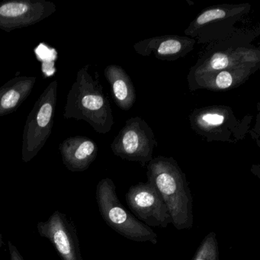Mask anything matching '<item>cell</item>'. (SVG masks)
I'll use <instances>...</instances> for the list:
<instances>
[{
    "label": "cell",
    "mask_w": 260,
    "mask_h": 260,
    "mask_svg": "<svg viewBox=\"0 0 260 260\" xmlns=\"http://www.w3.org/2000/svg\"><path fill=\"white\" fill-rule=\"evenodd\" d=\"M9 250H10V260H24L17 248L11 241L8 242Z\"/></svg>",
    "instance_id": "obj_18"
},
{
    "label": "cell",
    "mask_w": 260,
    "mask_h": 260,
    "mask_svg": "<svg viewBox=\"0 0 260 260\" xmlns=\"http://www.w3.org/2000/svg\"><path fill=\"white\" fill-rule=\"evenodd\" d=\"M57 80L42 92L25 121L22 135V159L28 162L34 159L51 136L57 100Z\"/></svg>",
    "instance_id": "obj_4"
},
{
    "label": "cell",
    "mask_w": 260,
    "mask_h": 260,
    "mask_svg": "<svg viewBox=\"0 0 260 260\" xmlns=\"http://www.w3.org/2000/svg\"><path fill=\"white\" fill-rule=\"evenodd\" d=\"M233 73L228 71H220L214 80V84L218 89H226L234 84V77Z\"/></svg>",
    "instance_id": "obj_17"
},
{
    "label": "cell",
    "mask_w": 260,
    "mask_h": 260,
    "mask_svg": "<svg viewBox=\"0 0 260 260\" xmlns=\"http://www.w3.org/2000/svg\"><path fill=\"white\" fill-rule=\"evenodd\" d=\"M5 87L6 84H4V86H1V87H0V94H1V92H2L3 91H4V89H5Z\"/></svg>",
    "instance_id": "obj_20"
},
{
    "label": "cell",
    "mask_w": 260,
    "mask_h": 260,
    "mask_svg": "<svg viewBox=\"0 0 260 260\" xmlns=\"http://www.w3.org/2000/svg\"><path fill=\"white\" fill-rule=\"evenodd\" d=\"M89 65L79 70L67 97L63 118L83 120L95 132L106 134L113 124L109 100L100 82L89 74Z\"/></svg>",
    "instance_id": "obj_2"
},
{
    "label": "cell",
    "mask_w": 260,
    "mask_h": 260,
    "mask_svg": "<svg viewBox=\"0 0 260 260\" xmlns=\"http://www.w3.org/2000/svg\"><path fill=\"white\" fill-rule=\"evenodd\" d=\"M37 229L41 237L51 242L62 260H83L77 230L64 214L54 211L46 221L38 223Z\"/></svg>",
    "instance_id": "obj_8"
},
{
    "label": "cell",
    "mask_w": 260,
    "mask_h": 260,
    "mask_svg": "<svg viewBox=\"0 0 260 260\" xmlns=\"http://www.w3.org/2000/svg\"><path fill=\"white\" fill-rule=\"evenodd\" d=\"M105 76L112 86L117 105L124 110H129L135 103L136 95L132 80L121 67L111 65L105 70Z\"/></svg>",
    "instance_id": "obj_11"
},
{
    "label": "cell",
    "mask_w": 260,
    "mask_h": 260,
    "mask_svg": "<svg viewBox=\"0 0 260 260\" xmlns=\"http://www.w3.org/2000/svg\"><path fill=\"white\" fill-rule=\"evenodd\" d=\"M57 7L46 0H10L0 3V29L10 32L31 26L54 14Z\"/></svg>",
    "instance_id": "obj_7"
},
{
    "label": "cell",
    "mask_w": 260,
    "mask_h": 260,
    "mask_svg": "<svg viewBox=\"0 0 260 260\" xmlns=\"http://www.w3.org/2000/svg\"><path fill=\"white\" fill-rule=\"evenodd\" d=\"M63 165L71 172H83L89 168L97 154L98 146L90 138L70 137L59 147Z\"/></svg>",
    "instance_id": "obj_9"
},
{
    "label": "cell",
    "mask_w": 260,
    "mask_h": 260,
    "mask_svg": "<svg viewBox=\"0 0 260 260\" xmlns=\"http://www.w3.org/2000/svg\"><path fill=\"white\" fill-rule=\"evenodd\" d=\"M186 45V41H182L179 38H167L158 45L156 52L158 55H179Z\"/></svg>",
    "instance_id": "obj_14"
},
{
    "label": "cell",
    "mask_w": 260,
    "mask_h": 260,
    "mask_svg": "<svg viewBox=\"0 0 260 260\" xmlns=\"http://www.w3.org/2000/svg\"><path fill=\"white\" fill-rule=\"evenodd\" d=\"M95 198L102 217L115 232L132 241L157 243V234L131 214L120 202L112 179L106 178L99 182Z\"/></svg>",
    "instance_id": "obj_3"
},
{
    "label": "cell",
    "mask_w": 260,
    "mask_h": 260,
    "mask_svg": "<svg viewBox=\"0 0 260 260\" xmlns=\"http://www.w3.org/2000/svg\"><path fill=\"white\" fill-rule=\"evenodd\" d=\"M125 199L134 216L147 226L166 228L172 223L164 199L149 181L131 186Z\"/></svg>",
    "instance_id": "obj_5"
},
{
    "label": "cell",
    "mask_w": 260,
    "mask_h": 260,
    "mask_svg": "<svg viewBox=\"0 0 260 260\" xmlns=\"http://www.w3.org/2000/svg\"><path fill=\"white\" fill-rule=\"evenodd\" d=\"M231 57L223 52L215 53L205 65V73L213 74L214 71H222L229 67Z\"/></svg>",
    "instance_id": "obj_15"
},
{
    "label": "cell",
    "mask_w": 260,
    "mask_h": 260,
    "mask_svg": "<svg viewBox=\"0 0 260 260\" xmlns=\"http://www.w3.org/2000/svg\"><path fill=\"white\" fill-rule=\"evenodd\" d=\"M156 142L151 129L141 118H133L115 138L112 149L121 159L139 162L142 166L152 160Z\"/></svg>",
    "instance_id": "obj_6"
},
{
    "label": "cell",
    "mask_w": 260,
    "mask_h": 260,
    "mask_svg": "<svg viewBox=\"0 0 260 260\" xmlns=\"http://www.w3.org/2000/svg\"><path fill=\"white\" fill-rule=\"evenodd\" d=\"M3 245H4V241H3L2 235L0 234V249H2Z\"/></svg>",
    "instance_id": "obj_19"
},
{
    "label": "cell",
    "mask_w": 260,
    "mask_h": 260,
    "mask_svg": "<svg viewBox=\"0 0 260 260\" xmlns=\"http://www.w3.org/2000/svg\"><path fill=\"white\" fill-rule=\"evenodd\" d=\"M147 177L164 199L174 228L191 229L194 223L192 196L186 176L176 161L162 156L152 159L147 166Z\"/></svg>",
    "instance_id": "obj_1"
},
{
    "label": "cell",
    "mask_w": 260,
    "mask_h": 260,
    "mask_svg": "<svg viewBox=\"0 0 260 260\" xmlns=\"http://www.w3.org/2000/svg\"><path fill=\"white\" fill-rule=\"evenodd\" d=\"M192 260H219V247L217 236L210 232L199 245Z\"/></svg>",
    "instance_id": "obj_12"
},
{
    "label": "cell",
    "mask_w": 260,
    "mask_h": 260,
    "mask_svg": "<svg viewBox=\"0 0 260 260\" xmlns=\"http://www.w3.org/2000/svg\"><path fill=\"white\" fill-rule=\"evenodd\" d=\"M199 116L197 119L199 128H206L207 130L216 129L224 124L226 121V113L218 108L216 109H211V110L206 109Z\"/></svg>",
    "instance_id": "obj_13"
},
{
    "label": "cell",
    "mask_w": 260,
    "mask_h": 260,
    "mask_svg": "<svg viewBox=\"0 0 260 260\" xmlns=\"http://www.w3.org/2000/svg\"><path fill=\"white\" fill-rule=\"evenodd\" d=\"M37 78L18 77L6 83L0 94V117L16 112L31 93Z\"/></svg>",
    "instance_id": "obj_10"
},
{
    "label": "cell",
    "mask_w": 260,
    "mask_h": 260,
    "mask_svg": "<svg viewBox=\"0 0 260 260\" xmlns=\"http://www.w3.org/2000/svg\"><path fill=\"white\" fill-rule=\"evenodd\" d=\"M226 16V10L222 7L210 9L202 13L194 22V25L196 27H200L202 25H206L213 21L219 19H223Z\"/></svg>",
    "instance_id": "obj_16"
}]
</instances>
